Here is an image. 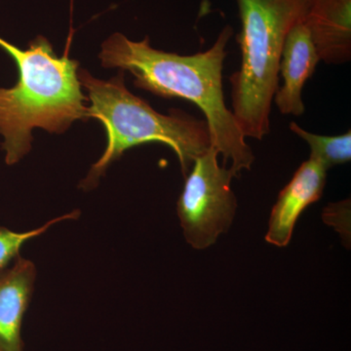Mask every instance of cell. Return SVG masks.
Instances as JSON below:
<instances>
[{
  "instance_id": "obj_1",
  "label": "cell",
  "mask_w": 351,
  "mask_h": 351,
  "mask_svg": "<svg viewBox=\"0 0 351 351\" xmlns=\"http://www.w3.org/2000/svg\"><path fill=\"white\" fill-rule=\"evenodd\" d=\"M232 34V27L226 25L210 49L180 55L154 49L147 36L132 41L115 32L104 41L99 59L104 68L128 71L136 87L197 106L206 117L212 147L223 156V166L232 164L230 170L239 178L242 171L251 170L255 156L223 94V62Z\"/></svg>"
},
{
  "instance_id": "obj_2",
  "label": "cell",
  "mask_w": 351,
  "mask_h": 351,
  "mask_svg": "<svg viewBox=\"0 0 351 351\" xmlns=\"http://www.w3.org/2000/svg\"><path fill=\"white\" fill-rule=\"evenodd\" d=\"M0 48L12 57L19 78L15 86L0 88V135L7 165L32 149L34 129L64 133L77 120L86 121L88 97L78 77L80 63L69 55L58 57L43 36L22 50L0 38Z\"/></svg>"
},
{
  "instance_id": "obj_3",
  "label": "cell",
  "mask_w": 351,
  "mask_h": 351,
  "mask_svg": "<svg viewBox=\"0 0 351 351\" xmlns=\"http://www.w3.org/2000/svg\"><path fill=\"white\" fill-rule=\"evenodd\" d=\"M78 77L90 101L88 117L100 120L108 137L103 156L80 182L83 191L96 188L110 164L136 145L147 143L168 145L178 156L184 178L195 159L212 147L206 121L179 110H172L168 115L157 112L127 89L123 71L110 80H101L86 69H80Z\"/></svg>"
},
{
  "instance_id": "obj_4",
  "label": "cell",
  "mask_w": 351,
  "mask_h": 351,
  "mask_svg": "<svg viewBox=\"0 0 351 351\" xmlns=\"http://www.w3.org/2000/svg\"><path fill=\"white\" fill-rule=\"evenodd\" d=\"M241 66L230 77L232 113L245 138L270 132L272 101L279 85L281 53L289 32L306 19L308 0H237Z\"/></svg>"
},
{
  "instance_id": "obj_5",
  "label": "cell",
  "mask_w": 351,
  "mask_h": 351,
  "mask_svg": "<svg viewBox=\"0 0 351 351\" xmlns=\"http://www.w3.org/2000/svg\"><path fill=\"white\" fill-rule=\"evenodd\" d=\"M219 156L211 147L195 159L177 203L184 239L195 250L216 243L219 235L228 232L237 213L234 176L226 166H219Z\"/></svg>"
},
{
  "instance_id": "obj_6",
  "label": "cell",
  "mask_w": 351,
  "mask_h": 351,
  "mask_svg": "<svg viewBox=\"0 0 351 351\" xmlns=\"http://www.w3.org/2000/svg\"><path fill=\"white\" fill-rule=\"evenodd\" d=\"M327 171L313 158L304 161L295 171L291 181L279 193L272 208L265 234L267 243L281 248L290 243L295 223L302 212L322 197Z\"/></svg>"
},
{
  "instance_id": "obj_7",
  "label": "cell",
  "mask_w": 351,
  "mask_h": 351,
  "mask_svg": "<svg viewBox=\"0 0 351 351\" xmlns=\"http://www.w3.org/2000/svg\"><path fill=\"white\" fill-rule=\"evenodd\" d=\"M320 61L306 22L302 20L297 23L289 32L284 43L279 66L283 84L276 90L274 98L282 114H304L302 88Z\"/></svg>"
},
{
  "instance_id": "obj_8",
  "label": "cell",
  "mask_w": 351,
  "mask_h": 351,
  "mask_svg": "<svg viewBox=\"0 0 351 351\" xmlns=\"http://www.w3.org/2000/svg\"><path fill=\"white\" fill-rule=\"evenodd\" d=\"M38 269L18 257L0 269V351H24L22 325L36 286Z\"/></svg>"
},
{
  "instance_id": "obj_9",
  "label": "cell",
  "mask_w": 351,
  "mask_h": 351,
  "mask_svg": "<svg viewBox=\"0 0 351 351\" xmlns=\"http://www.w3.org/2000/svg\"><path fill=\"white\" fill-rule=\"evenodd\" d=\"M304 22L321 61H350L351 0H308Z\"/></svg>"
},
{
  "instance_id": "obj_10",
  "label": "cell",
  "mask_w": 351,
  "mask_h": 351,
  "mask_svg": "<svg viewBox=\"0 0 351 351\" xmlns=\"http://www.w3.org/2000/svg\"><path fill=\"white\" fill-rule=\"evenodd\" d=\"M293 133L302 138L311 147V157L322 164L326 169L350 162L351 159V132L339 136H321L311 133L298 125L290 123Z\"/></svg>"
},
{
  "instance_id": "obj_11",
  "label": "cell",
  "mask_w": 351,
  "mask_h": 351,
  "mask_svg": "<svg viewBox=\"0 0 351 351\" xmlns=\"http://www.w3.org/2000/svg\"><path fill=\"white\" fill-rule=\"evenodd\" d=\"M80 214L82 212L80 210H75L68 214L50 219L43 226L27 232H13L5 226H0V269H5L21 256V249L27 241L41 237L43 233L49 230L57 223L80 218Z\"/></svg>"
},
{
  "instance_id": "obj_12",
  "label": "cell",
  "mask_w": 351,
  "mask_h": 351,
  "mask_svg": "<svg viewBox=\"0 0 351 351\" xmlns=\"http://www.w3.org/2000/svg\"><path fill=\"white\" fill-rule=\"evenodd\" d=\"M350 200L331 203L323 210V221L341 234L343 242L350 244Z\"/></svg>"
}]
</instances>
